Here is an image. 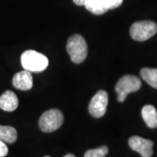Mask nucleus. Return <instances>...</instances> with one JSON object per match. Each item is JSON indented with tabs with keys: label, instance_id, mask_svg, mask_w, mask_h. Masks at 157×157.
<instances>
[{
	"label": "nucleus",
	"instance_id": "obj_16",
	"mask_svg": "<svg viewBox=\"0 0 157 157\" xmlns=\"http://www.w3.org/2000/svg\"><path fill=\"white\" fill-rule=\"evenodd\" d=\"M8 154V147L6 146V142L0 140V156L5 157Z\"/></svg>",
	"mask_w": 157,
	"mask_h": 157
},
{
	"label": "nucleus",
	"instance_id": "obj_12",
	"mask_svg": "<svg viewBox=\"0 0 157 157\" xmlns=\"http://www.w3.org/2000/svg\"><path fill=\"white\" fill-rule=\"evenodd\" d=\"M17 138V133L14 128L0 125V140L6 143H14Z\"/></svg>",
	"mask_w": 157,
	"mask_h": 157
},
{
	"label": "nucleus",
	"instance_id": "obj_11",
	"mask_svg": "<svg viewBox=\"0 0 157 157\" xmlns=\"http://www.w3.org/2000/svg\"><path fill=\"white\" fill-rule=\"evenodd\" d=\"M84 6L87 11L95 15L104 14L109 10L106 0H87Z\"/></svg>",
	"mask_w": 157,
	"mask_h": 157
},
{
	"label": "nucleus",
	"instance_id": "obj_8",
	"mask_svg": "<svg viewBox=\"0 0 157 157\" xmlns=\"http://www.w3.org/2000/svg\"><path fill=\"white\" fill-rule=\"evenodd\" d=\"M12 85L15 88L22 91L32 89L33 85V79L32 73L27 70H23L17 73L12 78Z\"/></svg>",
	"mask_w": 157,
	"mask_h": 157
},
{
	"label": "nucleus",
	"instance_id": "obj_18",
	"mask_svg": "<svg viewBox=\"0 0 157 157\" xmlns=\"http://www.w3.org/2000/svg\"><path fill=\"white\" fill-rule=\"evenodd\" d=\"M64 157H75V155H73V154H67V155H66Z\"/></svg>",
	"mask_w": 157,
	"mask_h": 157
},
{
	"label": "nucleus",
	"instance_id": "obj_1",
	"mask_svg": "<svg viewBox=\"0 0 157 157\" xmlns=\"http://www.w3.org/2000/svg\"><path fill=\"white\" fill-rule=\"evenodd\" d=\"M21 64L25 70L31 73H40L48 67V59L34 50H27L21 55Z\"/></svg>",
	"mask_w": 157,
	"mask_h": 157
},
{
	"label": "nucleus",
	"instance_id": "obj_6",
	"mask_svg": "<svg viewBox=\"0 0 157 157\" xmlns=\"http://www.w3.org/2000/svg\"><path fill=\"white\" fill-rule=\"evenodd\" d=\"M108 104V95L104 90L99 91L90 101L88 110L90 114L94 118H101L105 115Z\"/></svg>",
	"mask_w": 157,
	"mask_h": 157
},
{
	"label": "nucleus",
	"instance_id": "obj_5",
	"mask_svg": "<svg viewBox=\"0 0 157 157\" xmlns=\"http://www.w3.org/2000/svg\"><path fill=\"white\" fill-rule=\"evenodd\" d=\"M157 33V25L153 21L145 20L134 23L130 28V35L136 41H145Z\"/></svg>",
	"mask_w": 157,
	"mask_h": 157
},
{
	"label": "nucleus",
	"instance_id": "obj_3",
	"mask_svg": "<svg viewBox=\"0 0 157 157\" xmlns=\"http://www.w3.org/2000/svg\"><path fill=\"white\" fill-rule=\"evenodd\" d=\"M141 86V81L135 75H125L119 79L115 86L119 102H123L129 94L136 92Z\"/></svg>",
	"mask_w": 157,
	"mask_h": 157
},
{
	"label": "nucleus",
	"instance_id": "obj_10",
	"mask_svg": "<svg viewBox=\"0 0 157 157\" xmlns=\"http://www.w3.org/2000/svg\"><path fill=\"white\" fill-rule=\"evenodd\" d=\"M142 118L147 124V126L150 128H155L157 127V111L155 107L152 105L144 106L141 110Z\"/></svg>",
	"mask_w": 157,
	"mask_h": 157
},
{
	"label": "nucleus",
	"instance_id": "obj_13",
	"mask_svg": "<svg viewBox=\"0 0 157 157\" xmlns=\"http://www.w3.org/2000/svg\"><path fill=\"white\" fill-rule=\"evenodd\" d=\"M140 76L150 86L157 89V68H142Z\"/></svg>",
	"mask_w": 157,
	"mask_h": 157
},
{
	"label": "nucleus",
	"instance_id": "obj_7",
	"mask_svg": "<svg viewBox=\"0 0 157 157\" xmlns=\"http://www.w3.org/2000/svg\"><path fill=\"white\" fill-rule=\"evenodd\" d=\"M128 145L134 151L138 152L141 157H151L153 155L154 142L150 140L140 136H132L129 138Z\"/></svg>",
	"mask_w": 157,
	"mask_h": 157
},
{
	"label": "nucleus",
	"instance_id": "obj_4",
	"mask_svg": "<svg viewBox=\"0 0 157 157\" xmlns=\"http://www.w3.org/2000/svg\"><path fill=\"white\" fill-rule=\"evenodd\" d=\"M64 115L59 109H50L39 119V128L45 133H51L59 129L63 124Z\"/></svg>",
	"mask_w": 157,
	"mask_h": 157
},
{
	"label": "nucleus",
	"instance_id": "obj_9",
	"mask_svg": "<svg viewBox=\"0 0 157 157\" xmlns=\"http://www.w3.org/2000/svg\"><path fill=\"white\" fill-rule=\"evenodd\" d=\"M18 107V99L12 91H6L0 96V108L6 112H12Z\"/></svg>",
	"mask_w": 157,
	"mask_h": 157
},
{
	"label": "nucleus",
	"instance_id": "obj_15",
	"mask_svg": "<svg viewBox=\"0 0 157 157\" xmlns=\"http://www.w3.org/2000/svg\"><path fill=\"white\" fill-rule=\"evenodd\" d=\"M122 2H123V0H106V3H107V7L109 10L118 8L122 4Z\"/></svg>",
	"mask_w": 157,
	"mask_h": 157
},
{
	"label": "nucleus",
	"instance_id": "obj_17",
	"mask_svg": "<svg viewBox=\"0 0 157 157\" xmlns=\"http://www.w3.org/2000/svg\"><path fill=\"white\" fill-rule=\"evenodd\" d=\"M73 3L75 4V5H77V6H85V4H86V2L87 1V0H73Z\"/></svg>",
	"mask_w": 157,
	"mask_h": 157
},
{
	"label": "nucleus",
	"instance_id": "obj_20",
	"mask_svg": "<svg viewBox=\"0 0 157 157\" xmlns=\"http://www.w3.org/2000/svg\"><path fill=\"white\" fill-rule=\"evenodd\" d=\"M0 157H1V156H0Z\"/></svg>",
	"mask_w": 157,
	"mask_h": 157
},
{
	"label": "nucleus",
	"instance_id": "obj_14",
	"mask_svg": "<svg viewBox=\"0 0 157 157\" xmlns=\"http://www.w3.org/2000/svg\"><path fill=\"white\" fill-rule=\"evenodd\" d=\"M108 153V147L107 146H102L95 148L89 149L85 153L84 157H106Z\"/></svg>",
	"mask_w": 157,
	"mask_h": 157
},
{
	"label": "nucleus",
	"instance_id": "obj_19",
	"mask_svg": "<svg viewBox=\"0 0 157 157\" xmlns=\"http://www.w3.org/2000/svg\"><path fill=\"white\" fill-rule=\"evenodd\" d=\"M45 157H50V156H45Z\"/></svg>",
	"mask_w": 157,
	"mask_h": 157
},
{
	"label": "nucleus",
	"instance_id": "obj_2",
	"mask_svg": "<svg viewBox=\"0 0 157 157\" xmlns=\"http://www.w3.org/2000/svg\"><path fill=\"white\" fill-rule=\"evenodd\" d=\"M67 51L73 63L80 64L87 56V44L81 35L74 34L68 39Z\"/></svg>",
	"mask_w": 157,
	"mask_h": 157
}]
</instances>
